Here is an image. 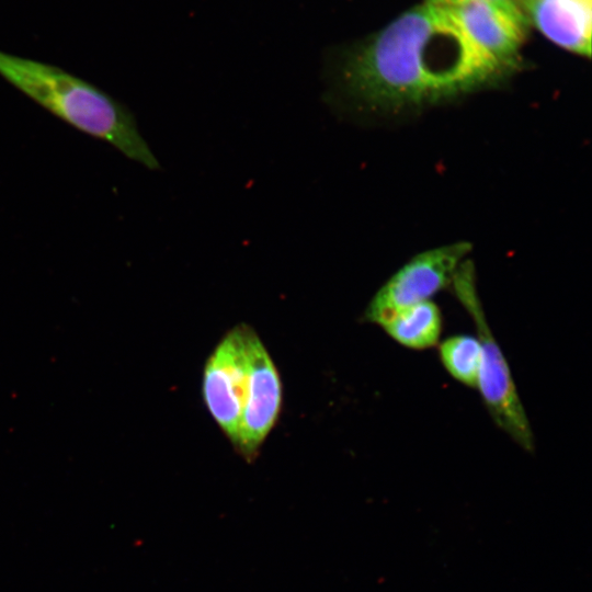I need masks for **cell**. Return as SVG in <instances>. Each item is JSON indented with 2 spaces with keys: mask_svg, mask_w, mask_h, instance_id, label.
<instances>
[{
  "mask_svg": "<svg viewBox=\"0 0 592 592\" xmlns=\"http://www.w3.org/2000/svg\"><path fill=\"white\" fill-rule=\"evenodd\" d=\"M329 100L394 111L453 99L513 75L488 56L448 8L421 3L326 57Z\"/></svg>",
  "mask_w": 592,
  "mask_h": 592,
  "instance_id": "6da1fadb",
  "label": "cell"
},
{
  "mask_svg": "<svg viewBox=\"0 0 592 592\" xmlns=\"http://www.w3.org/2000/svg\"><path fill=\"white\" fill-rule=\"evenodd\" d=\"M0 77L71 127L149 170L160 169L133 112L96 86L56 66L2 50Z\"/></svg>",
  "mask_w": 592,
  "mask_h": 592,
  "instance_id": "7a4b0ae2",
  "label": "cell"
},
{
  "mask_svg": "<svg viewBox=\"0 0 592 592\" xmlns=\"http://www.w3.org/2000/svg\"><path fill=\"white\" fill-rule=\"evenodd\" d=\"M471 318L480 343L477 388L494 424L528 453L535 451L533 430L511 375L509 363L492 334L476 286L470 261L464 260L451 285Z\"/></svg>",
  "mask_w": 592,
  "mask_h": 592,
  "instance_id": "3957f363",
  "label": "cell"
},
{
  "mask_svg": "<svg viewBox=\"0 0 592 592\" xmlns=\"http://www.w3.org/2000/svg\"><path fill=\"white\" fill-rule=\"evenodd\" d=\"M255 332L246 325L231 329L206 361L202 394L216 424L232 444L236 443L247 402L251 339Z\"/></svg>",
  "mask_w": 592,
  "mask_h": 592,
  "instance_id": "277c9868",
  "label": "cell"
},
{
  "mask_svg": "<svg viewBox=\"0 0 592 592\" xmlns=\"http://www.w3.org/2000/svg\"><path fill=\"white\" fill-rule=\"evenodd\" d=\"M470 249L469 242L459 241L415 254L375 293L364 310V320L378 326L405 307L430 300L451 285Z\"/></svg>",
  "mask_w": 592,
  "mask_h": 592,
  "instance_id": "5b68a950",
  "label": "cell"
},
{
  "mask_svg": "<svg viewBox=\"0 0 592 592\" xmlns=\"http://www.w3.org/2000/svg\"><path fill=\"white\" fill-rule=\"evenodd\" d=\"M448 9L493 60L512 73L522 65L532 26L519 0H479Z\"/></svg>",
  "mask_w": 592,
  "mask_h": 592,
  "instance_id": "8992f818",
  "label": "cell"
},
{
  "mask_svg": "<svg viewBox=\"0 0 592 592\" xmlns=\"http://www.w3.org/2000/svg\"><path fill=\"white\" fill-rule=\"evenodd\" d=\"M251 371L247 402L235 447L252 459L278 418L282 383L277 368L257 333L250 345Z\"/></svg>",
  "mask_w": 592,
  "mask_h": 592,
  "instance_id": "52a82bcc",
  "label": "cell"
},
{
  "mask_svg": "<svg viewBox=\"0 0 592 592\" xmlns=\"http://www.w3.org/2000/svg\"><path fill=\"white\" fill-rule=\"evenodd\" d=\"M531 26L572 54L591 56L592 0H519Z\"/></svg>",
  "mask_w": 592,
  "mask_h": 592,
  "instance_id": "ba28073f",
  "label": "cell"
},
{
  "mask_svg": "<svg viewBox=\"0 0 592 592\" xmlns=\"http://www.w3.org/2000/svg\"><path fill=\"white\" fill-rule=\"evenodd\" d=\"M378 326L401 346L421 351L439 344L443 317L440 307L430 299L396 311Z\"/></svg>",
  "mask_w": 592,
  "mask_h": 592,
  "instance_id": "9c48e42d",
  "label": "cell"
},
{
  "mask_svg": "<svg viewBox=\"0 0 592 592\" xmlns=\"http://www.w3.org/2000/svg\"><path fill=\"white\" fill-rule=\"evenodd\" d=\"M439 357L445 371L466 387L477 388L480 343L477 337L455 334L439 342Z\"/></svg>",
  "mask_w": 592,
  "mask_h": 592,
  "instance_id": "30bf717a",
  "label": "cell"
},
{
  "mask_svg": "<svg viewBox=\"0 0 592 592\" xmlns=\"http://www.w3.org/2000/svg\"><path fill=\"white\" fill-rule=\"evenodd\" d=\"M479 0H424L423 2L442 8H455Z\"/></svg>",
  "mask_w": 592,
  "mask_h": 592,
  "instance_id": "8fae6325",
  "label": "cell"
}]
</instances>
